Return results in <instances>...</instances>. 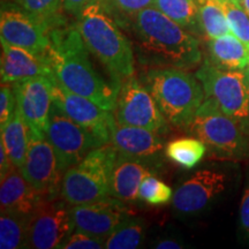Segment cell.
<instances>
[{
  "label": "cell",
  "mask_w": 249,
  "mask_h": 249,
  "mask_svg": "<svg viewBox=\"0 0 249 249\" xmlns=\"http://www.w3.org/2000/svg\"><path fill=\"white\" fill-rule=\"evenodd\" d=\"M50 40L46 57L60 85L113 112L121 85L113 81L107 82L95 71L76 24L53 28L50 31Z\"/></svg>",
  "instance_id": "obj_1"
},
{
  "label": "cell",
  "mask_w": 249,
  "mask_h": 249,
  "mask_svg": "<svg viewBox=\"0 0 249 249\" xmlns=\"http://www.w3.org/2000/svg\"><path fill=\"white\" fill-rule=\"evenodd\" d=\"M130 22L141 64L189 70L201 62L198 39L154 6L143 9Z\"/></svg>",
  "instance_id": "obj_2"
},
{
  "label": "cell",
  "mask_w": 249,
  "mask_h": 249,
  "mask_svg": "<svg viewBox=\"0 0 249 249\" xmlns=\"http://www.w3.org/2000/svg\"><path fill=\"white\" fill-rule=\"evenodd\" d=\"M76 18V27L83 42L107 71L111 80L121 85L133 76L135 67L132 43L102 2L92 0Z\"/></svg>",
  "instance_id": "obj_3"
},
{
  "label": "cell",
  "mask_w": 249,
  "mask_h": 249,
  "mask_svg": "<svg viewBox=\"0 0 249 249\" xmlns=\"http://www.w3.org/2000/svg\"><path fill=\"white\" fill-rule=\"evenodd\" d=\"M142 83L167 123L178 128H188L204 102L200 81L181 68L151 67L142 74Z\"/></svg>",
  "instance_id": "obj_4"
},
{
  "label": "cell",
  "mask_w": 249,
  "mask_h": 249,
  "mask_svg": "<svg viewBox=\"0 0 249 249\" xmlns=\"http://www.w3.org/2000/svg\"><path fill=\"white\" fill-rule=\"evenodd\" d=\"M118 155L111 143L92 149L62 174L61 197L71 205H77L112 196L111 179Z\"/></svg>",
  "instance_id": "obj_5"
},
{
  "label": "cell",
  "mask_w": 249,
  "mask_h": 249,
  "mask_svg": "<svg viewBox=\"0 0 249 249\" xmlns=\"http://www.w3.org/2000/svg\"><path fill=\"white\" fill-rule=\"evenodd\" d=\"M188 129L218 157L240 160L249 154L244 128L224 113L213 99H204Z\"/></svg>",
  "instance_id": "obj_6"
},
{
  "label": "cell",
  "mask_w": 249,
  "mask_h": 249,
  "mask_svg": "<svg viewBox=\"0 0 249 249\" xmlns=\"http://www.w3.org/2000/svg\"><path fill=\"white\" fill-rule=\"evenodd\" d=\"M195 75L207 98L213 99L246 132L249 127V68L226 71L205 60Z\"/></svg>",
  "instance_id": "obj_7"
},
{
  "label": "cell",
  "mask_w": 249,
  "mask_h": 249,
  "mask_svg": "<svg viewBox=\"0 0 249 249\" xmlns=\"http://www.w3.org/2000/svg\"><path fill=\"white\" fill-rule=\"evenodd\" d=\"M233 174L225 167L197 170L174 191L172 207L181 217H197L229 191Z\"/></svg>",
  "instance_id": "obj_8"
},
{
  "label": "cell",
  "mask_w": 249,
  "mask_h": 249,
  "mask_svg": "<svg viewBox=\"0 0 249 249\" xmlns=\"http://www.w3.org/2000/svg\"><path fill=\"white\" fill-rule=\"evenodd\" d=\"M45 135L55 152L59 170L62 174L80 163L92 149L103 145L90 130L68 117L54 102L50 112Z\"/></svg>",
  "instance_id": "obj_9"
},
{
  "label": "cell",
  "mask_w": 249,
  "mask_h": 249,
  "mask_svg": "<svg viewBox=\"0 0 249 249\" xmlns=\"http://www.w3.org/2000/svg\"><path fill=\"white\" fill-rule=\"evenodd\" d=\"M113 112L117 123L124 126L141 127L158 134L169 129V123L150 91L134 75L121 83Z\"/></svg>",
  "instance_id": "obj_10"
},
{
  "label": "cell",
  "mask_w": 249,
  "mask_h": 249,
  "mask_svg": "<svg viewBox=\"0 0 249 249\" xmlns=\"http://www.w3.org/2000/svg\"><path fill=\"white\" fill-rule=\"evenodd\" d=\"M75 231L71 204L61 196L44 200L29 217L28 248H58L62 240Z\"/></svg>",
  "instance_id": "obj_11"
},
{
  "label": "cell",
  "mask_w": 249,
  "mask_h": 249,
  "mask_svg": "<svg viewBox=\"0 0 249 249\" xmlns=\"http://www.w3.org/2000/svg\"><path fill=\"white\" fill-rule=\"evenodd\" d=\"M49 26L17 4H2L0 11V37L2 42L46 55L50 48Z\"/></svg>",
  "instance_id": "obj_12"
},
{
  "label": "cell",
  "mask_w": 249,
  "mask_h": 249,
  "mask_svg": "<svg viewBox=\"0 0 249 249\" xmlns=\"http://www.w3.org/2000/svg\"><path fill=\"white\" fill-rule=\"evenodd\" d=\"M36 191L49 200L60 196L62 173L58 166V160L51 143L46 136H36L30 133L26 160L20 169Z\"/></svg>",
  "instance_id": "obj_13"
},
{
  "label": "cell",
  "mask_w": 249,
  "mask_h": 249,
  "mask_svg": "<svg viewBox=\"0 0 249 249\" xmlns=\"http://www.w3.org/2000/svg\"><path fill=\"white\" fill-rule=\"evenodd\" d=\"M54 76H37L14 83L17 107L36 136H46L50 112L53 105Z\"/></svg>",
  "instance_id": "obj_14"
},
{
  "label": "cell",
  "mask_w": 249,
  "mask_h": 249,
  "mask_svg": "<svg viewBox=\"0 0 249 249\" xmlns=\"http://www.w3.org/2000/svg\"><path fill=\"white\" fill-rule=\"evenodd\" d=\"M53 102L68 117L90 130L103 145L111 143V133L116 124L112 111L98 107L90 99L70 91L54 77Z\"/></svg>",
  "instance_id": "obj_15"
},
{
  "label": "cell",
  "mask_w": 249,
  "mask_h": 249,
  "mask_svg": "<svg viewBox=\"0 0 249 249\" xmlns=\"http://www.w3.org/2000/svg\"><path fill=\"white\" fill-rule=\"evenodd\" d=\"M75 230L107 239L126 217L132 214L124 202L114 196L85 204L71 205Z\"/></svg>",
  "instance_id": "obj_16"
},
{
  "label": "cell",
  "mask_w": 249,
  "mask_h": 249,
  "mask_svg": "<svg viewBox=\"0 0 249 249\" xmlns=\"http://www.w3.org/2000/svg\"><path fill=\"white\" fill-rule=\"evenodd\" d=\"M1 83H14L37 76L53 77L51 64L46 55L35 54L26 49L1 40Z\"/></svg>",
  "instance_id": "obj_17"
},
{
  "label": "cell",
  "mask_w": 249,
  "mask_h": 249,
  "mask_svg": "<svg viewBox=\"0 0 249 249\" xmlns=\"http://www.w3.org/2000/svg\"><path fill=\"white\" fill-rule=\"evenodd\" d=\"M111 144L121 155L149 161L160 158L166 148L160 134L141 127L124 126L117 121L112 128Z\"/></svg>",
  "instance_id": "obj_18"
},
{
  "label": "cell",
  "mask_w": 249,
  "mask_h": 249,
  "mask_svg": "<svg viewBox=\"0 0 249 249\" xmlns=\"http://www.w3.org/2000/svg\"><path fill=\"white\" fill-rule=\"evenodd\" d=\"M119 154V152H118ZM152 161L118 155L111 179V195L124 203L139 201V191L142 180L155 174Z\"/></svg>",
  "instance_id": "obj_19"
},
{
  "label": "cell",
  "mask_w": 249,
  "mask_h": 249,
  "mask_svg": "<svg viewBox=\"0 0 249 249\" xmlns=\"http://www.w3.org/2000/svg\"><path fill=\"white\" fill-rule=\"evenodd\" d=\"M44 200L49 198L36 191L15 165L1 178V185H0L1 213H18L30 216Z\"/></svg>",
  "instance_id": "obj_20"
},
{
  "label": "cell",
  "mask_w": 249,
  "mask_h": 249,
  "mask_svg": "<svg viewBox=\"0 0 249 249\" xmlns=\"http://www.w3.org/2000/svg\"><path fill=\"white\" fill-rule=\"evenodd\" d=\"M207 60L222 70H246L249 65V48L238 37L230 33L209 39Z\"/></svg>",
  "instance_id": "obj_21"
},
{
  "label": "cell",
  "mask_w": 249,
  "mask_h": 249,
  "mask_svg": "<svg viewBox=\"0 0 249 249\" xmlns=\"http://www.w3.org/2000/svg\"><path fill=\"white\" fill-rule=\"evenodd\" d=\"M1 130L0 141L5 144L13 165L21 169L26 160L28 145L30 140V129L21 116L20 111L15 110L14 116Z\"/></svg>",
  "instance_id": "obj_22"
},
{
  "label": "cell",
  "mask_w": 249,
  "mask_h": 249,
  "mask_svg": "<svg viewBox=\"0 0 249 249\" xmlns=\"http://www.w3.org/2000/svg\"><path fill=\"white\" fill-rule=\"evenodd\" d=\"M147 223L142 218L126 217L105 239L107 249H136L141 247L145 238Z\"/></svg>",
  "instance_id": "obj_23"
},
{
  "label": "cell",
  "mask_w": 249,
  "mask_h": 249,
  "mask_svg": "<svg viewBox=\"0 0 249 249\" xmlns=\"http://www.w3.org/2000/svg\"><path fill=\"white\" fill-rule=\"evenodd\" d=\"M28 214L1 213L0 216V248H28Z\"/></svg>",
  "instance_id": "obj_24"
},
{
  "label": "cell",
  "mask_w": 249,
  "mask_h": 249,
  "mask_svg": "<svg viewBox=\"0 0 249 249\" xmlns=\"http://www.w3.org/2000/svg\"><path fill=\"white\" fill-rule=\"evenodd\" d=\"M154 7L189 33L201 31L196 0H154Z\"/></svg>",
  "instance_id": "obj_25"
},
{
  "label": "cell",
  "mask_w": 249,
  "mask_h": 249,
  "mask_svg": "<svg viewBox=\"0 0 249 249\" xmlns=\"http://www.w3.org/2000/svg\"><path fill=\"white\" fill-rule=\"evenodd\" d=\"M207 148V145L197 138L178 139L166 145L165 155L172 163L179 165L182 169L191 170L202 160Z\"/></svg>",
  "instance_id": "obj_26"
},
{
  "label": "cell",
  "mask_w": 249,
  "mask_h": 249,
  "mask_svg": "<svg viewBox=\"0 0 249 249\" xmlns=\"http://www.w3.org/2000/svg\"><path fill=\"white\" fill-rule=\"evenodd\" d=\"M201 31L208 39L231 33L222 5L218 0H196Z\"/></svg>",
  "instance_id": "obj_27"
},
{
  "label": "cell",
  "mask_w": 249,
  "mask_h": 249,
  "mask_svg": "<svg viewBox=\"0 0 249 249\" xmlns=\"http://www.w3.org/2000/svg\"><path fill=\"white\" fill-rule=\"evenodd\" d=\"M14 4L43 21L50 29L62 26V0H13Z\"/></svg>",
  "instance_id": "obj_28"
},
{
  "label": "cell",
  "mask_w": 249,
  "mask_h": 249,
  "mask_svg": "<svg viewBox=\"0 0 249 249\" xmlns=\"http://www.w3.org/2000/svg\"><path fill=\"white\" fill-rule=\"evenodd\" d=\"M222 5L231 34L249 48V14L236 0H218Z\"/></svg>",
  "instance_id": "obj_29"
},
{
  "label": "cell",
  "mask_w": 249,
  "mask_h": 249,
  "mask_svg": "<svg viewBox=\"0 0 249 249\" xmlns=\"http://www.w3.org/2000/svg\"><path fill=\"white\" fill-rule=\"evenodd\" d=\"M173 189L164 181L156 178L155 174L147 176L142 180L139 191V198L150 205H163L173 198Z\"/></svg>",
  "instance_id": "obj_30"
},
{
  "label": "cell",
  "mask_w": 249,
  "mask_h": 249,
  "mask_svg": "<svg viewBox=\"0 0 249 249\" xmlns=\"http://www.w3.org/2000/svg\"><path fill=\"white\" fill-rule=\"evenodd\" d=\"M99 1L119 24L124 20L132 21V18L143 9L154 6V0H99Z\"/></svg>",
  "instance_id": "obj_31"
},
{
  "label": "cell",
  "mask_w": 249,
  "mask_h": 249,
  "mask_svg": "<svg viewBox=\"0 0 249 249\" xmlns=\"http://www.w3.org/2000/svg\"><path fill=\"white\" fill-rule=\"evenodd\" d=\"M104 238L75 230L65 240H62L58 246V249H102L104 248Z\"/></svg>",
  "instance_id": "obj_32"
},
{
  "label": "cell",
  "mask_w": 249,
  "mask_h": 249,
  "mask_svg": "<svg viewBox=\"0 0 249 249\" xmlns=\"http://www.w3.org/2000/svg\"><path fill=\"white\" fill-rule=\"evenodd\" d=\"M17 110V96L14 85L1 83L0 89V129L4 128Z\"/></svg>",
  "instance_id": "obj_33"
},
{
  "label": "cell",
  "mask_w": 249,
  "mask_h": 249,
  "mask_svg": "<svg viewBox=\"0 0 249 249\" xmlns=\"http://www.w3.org/2000/svg\"><path fill=\"white\" fill-rule=\"evenodd\" d=\"M239 230L242 238L249 242V176L242 192L239 207Z\"/></svg>",
  "instance_id": "obj_34"
},
{
  "label": "cell",
  "mask_w": 249,
  "mask_h": 249,
  "mask_svg": "<svg viewBox=\"0 0 249 249\" xmlns=\"http://www.w3.org/2000/svg\"><path fill=\"white\" fill-rule=\"evenodd\" d=\"M91 1L92 0H62V4H64V9L67 13L77 17Z\"/></svg>",
  "instance_id": "obj_35"
},
{
  "label": "cell",
  "mask_w": 249,
  "mask_h": 249,
  "mask_svg": "<svg viewBox=\"0 0 249 249\" xmlns=\"http://www.w3.org/2000/svg\"><path fill=\"white\" fill-rule=\"evenodd\" d=\"M13 166L11 157H9L7 150H6L5 144L0 141V178L5 176Z\"/></svg>",
  "instance_id": "obj_36"
},
{
  "label": "cell",
  "mask_w": 249,
  "mask_h": 249,
  "mask_svg": "<svg viewBox=\"0 0 249 249\" xmlns=\"http://www.w3.org/2000/svg\"><path fill=\"white\" fill-rule=\"evenodd\" d=\"M152 247L156 249H179L183 248L181 242L174 240V239H160Z\"/></svg>",
  "instance_id": "obj_37"
},
{
  "label": "cell",
  "mask_w": 249,
  "mask_h": 249,
  "mask_svg": "<svg viewBox=\"0 0 249 249\" xmlns=\"http://www.w3.org/2000/svg\"><path fill=\"white\" fill-rule=\"evenodd\" d=\"M240 5L244 7V9L249 14V0H239Z\"/></svg>",
  "instance_id": "obj_38"
},
{
  "label": "cell",
  "mask_w": 249,
  "mask_h": 249,
  "mask_svg": "<svg viewBox=\"0 0 249 249\" xmlns=\"http://www.w3.org/2000/svg\"><path fill=\"white\" fill-rule=\"evenodd\" d=\"M236 1H239V0H236Z\"/></svg>",
  "instance_id": "obj_39"
},
{
  "label": "cell",
  "mask_w": 249,
  "mask_h": 249,
  "mask_svg": "<svg viewBox=\"0 0 249 249\" xmlns=\"http://www.w3.org/2000/svg\"><path fill=\"white\" fill-rule=\"evenodd\" d=\"M248 68H249V65H248Z\"/></svg>",
  "instance_id": "obj_40"
}]
</instances>
